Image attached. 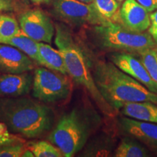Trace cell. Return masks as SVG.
<instances>
[{
  "label": "cell",
  "instance_id": "22",
  "mask_svg": "<svg viewBox=\"0 0 157 157\" xmlns=\"http://www.w3.org/2000/svg\"><path fill=\"white\" fill-rule=\"evenodd\" d=\"M27 148L22 142L15 140L0 146V157H20Z\"/></svg>",
  "mask_w": 157,
  "mask_h": 157
},
{
  "label": "cell",
  "instance_id": "2",
  "mask_svg": "<svg viewBox=\"0 0 157 157\" xmlns=\"http://www.w3.org/2000/svg\"><path fill=\"white\" fill-rule=\"evenodd\" d=\"M93 75L100 93L115 111L130 102L157 103V94L149 91L112 62L99 60L95 65Z\"/></svg>",
  "mask_w": 157,
  "mask_h": 157
},
{
  "label": "cell",
  "instance_id": "3",
  "mask_svg": "<svg viewBox=\"0 0 157 157\" xmlns=\"http://www.w3.org/2000/svg\"><path fill=\"white\" fill-rule=\"evenodd\" d=\"M55 34V43L63 57L70 77L87 90L102 112L110 117L113 116L116 111L98 89L87 57L74 39L69 29L63 24H56Z\"/></svg>",
  "mask_w": 157,
  "mask_h": 157
},
{
  "label": "cell",
  "instance_id": "13",
  "mask_svg": "<svg viewBox=\"0 0 157 157\" xmlns=\"http://www.w3.org/2000/svg\"><path fill=\"white\" fill-rule=\"evenodd\" d=\"M34 78L29 72L20 74H2L0 75V95L20 97L28 94Z\"/></svg>",
  "mask_w": 157,
  "mask_h": 157
},
{
  "label": "cell",
  "instance_id": "25",
  "mask_svg": "<svg viewBox=\"0 0 157 157\" xmlns=\"http://www.w3.org/2000/svg\"><path fill=\"white\" fill-rule=\"evenodd\" d=\"M148 13H152L157 10V0H136Z\"/></svg>",
  "mask_w": 157,
  "mask_h": 157
},
{
  "label": "cell",
  "instance_id": "23",
  "mask_svg": "<svg viewBox=\"0 0 157 157\" xmlns=\"http://www.w3.org/2000/svg\"><path fill=\"white\" fill-rule=\"evenodd\" d=\"M151 24L148 28V33L157 44V10L150 14Z\"/></svg>",
  "mask_w": 157,
  "mask_h": 157
},
{
  "label": "cell",
  "instance_id": "10",
  "mask_svg": "<svg viewBox=\"0 0 157 157\" xmlns=\"http://www.w3.org/2000/svg\"><path fill=\"white\" fill-rule=\"evenodd\" d=\"M114 23H119L129 31L144 32L150 26V15L136 0H124Z\"/></svg>",
  "mask_w": 157,
  "mask_h": 157
},
{
  "label": "cell",
  "instance_id": "9",
  "mask_svg": "<svg viewBox=\"0 0 157 157\" xmlns=\"http://www.w3.org/2000/svg\"><path fill=\"white\" fill-rule=\"evenodd\" d=\"M111 62L119 69L139 82L149 91L157 94V83H156L148 71L136 54L129 52H117L110 56Z\"/></svg>",
  "mask_w": 157,
  "mask_h": 157
},
{
  "label": "cell",
  "instance_id": "6",
  "mask_svg": "<svg viewBox=\"0 0 157 157\" xmlns=\"http://www.w3.org/2000/svg\"><path fill=\"white\" fill-rule=\"evenodd\" d=\"M71 83L66 74L39 67L35 70L33 96L44 103L65 101L71 92Z\"/></svg>",
  "mask_w": 157,
  "mask_h": 157
},
{
  "label": "cell",
  "instance_id": "31",
  "mask_svg": "<svg viewBox=\"0 0 157 157\" xmlns=\"http://www.w3.org/2000/svg\"><path fill=\"white\" fill-rule=\"evenodd\" d=\"M117 2H122L124 1V0H117Z\"/></svg>",
  "mask_w": 157,
  "mask_h": 157
},
{
  "label": "cell",
  "instance_id": "15",
  "mask_svg": "<svg viewBox=\"0 0 157 157\" xmlns=\"http://www.w3.org/2000/svg\"><path fill=\"white\" fill-rule=\"evenodd\" d=\"M39 52L42 66L67 75L64 58L60 51L44 42H39Z\"/></svg>",
  "mask_w": 157,
  "mask_h": 157
},
{
  "label": "cell",
  "instance_id": "4",
  "mask_svg": "<svg viewBox=\"0 0 157 157\" xmlns=\"http://www.w3.org/2000/svg\"><path fill=\"white\" fill-rule=\"evenodd\" d=\"M95 112L84 108H74L60 118L48 137L52 144L65 157H71L83 148L99 124Z\"/></svg>",
  "mask_w": 157,
  "mask_h": 157
},
{
  "label": "cell",
  "instance_id": "21",
  "mask_svg": "<svg viewBox=\"0 0 157 157\" xmlns=\"http://www.w3.org/2000/svg\"><path fill=\"white\" fill-rule=\"evenodd\" d=\"M138 56L151 77L157 83V48L143 51Z\"/></svg>",
  "mask_w": 157,
  "mask_h": 157
},
{
  "label": "cell",
  "instance_id": "27",
  "mask_svg": "<svg viewBox=\"0 0 157 157\" xmlns=\"http://www.w3.org/2000/svg\"><path fill=\"white\" fill-rule=\"evenodd\" d=\"M16 140V139L13 138L11 136L10 137H0V146H2L4 144H6V143L11 142V141H13Z\"/></svg>",
  "mask_w": 157,
  "mask_h": 157
},
{
  "label": "cell",
  "instance_id": "11",
  "mask_svg": "<svg viewBox=\"0 0 157 157\" xmlns=\"http://www.w3.org/2000/svg\"><path fill=\"white\" fill-rule=\"evenodd\" d=\"M32 59L15 47L0 44V73L20 74L34 68Z\"/></svg>",
  "mask_w": 157,
  "mask_h": 157
},
{
  "label": "cell",
  "instance_id": "1",
  "mask_svg": "<svg viewBox=\"0 0 157 157\" xmlns=\"http://www.w3.org/2000/svg\"><path fill=\"white\" fill-rule=\"evenodd\" d=\"M54 114L50 108L29 98H0V123L11 132L36 138L52 128Z\"/></svg>",
  "mask_w": 157,
  "mask_h": 157
},
{
  "label": "cell",
  "instance_id": "29",
  "mask_svg": "<svg viewBox=\"0 0 157 157\" xmlns=\"http://www.w3.org/2000/svg\"><path fill=\"white\" fill-rule=\"evenodd\" d=\"M31 2H33L34 3H36V4H40L42 3L44 0H31Z\"/></svg>",
  "mask_w": 157,
  "mask_h": 157
},
{
  "label": "cell",
  "instance_id": "24",
  "mask_svg": "<svg viewBox=\"0 0 157 157\" xmlns=\"http://www.w3.org/2000/svg\"><path fill=\"white\" fill-rule=\"evenodd\" d=\"M15 0H0V12L13 11L16 8Z\"/></svg>",
  "mask_w": 157,
  "mask_h": 157
},
{
  "label": "cell",
  "instance_id": "16",
  "mask_svg": "<svg viewBox=\"0 0 157 157\" xmlns=\"http://www.w3.org/2000/svg\"><path fill=\"white\" fill-rule=\"evenodd\" d=\"M2 44L15 47L27 55L36 63L42 66V60L39 52V42L25 34L23 31L17 36L7 39Z\"/></svg>",
  "mask_w": 157,
  "mask_h": 157
},
{
  "label": "cell",
  "instance_id": "12",
  "mask_svg": "<svg viewBox=\"0 0 157 157\" xmlns=\"http://www.w3.org/2000/svg\"><path fill=\"white\" fill-rule=\"evenodd\" d=\"M123 133L151 147H157V124L123 117L119 119Z\"/></svg>",
  "mask_w": 157,
  "mask_h": 157
},
{
  "label": "cell",
  "instance_id": "8",
  "mask_svg": "<svg viewBox=\"0 0 157 157\" xmlns=\"http://www.w3.org/2000/svg\"><path fill=\"white\" fill-rule=\"evenodd\" d=\"M19 25L25 34L38 42L50 44L56 34L52 20L41 10L23 12L19 16Z\"/></svg>",
  "mask_w": 157,
  "mask_h": 157
},
{
  "label": "cell",
  "instance_id": "19",
  "mask_svg": "<svg viewBox=\"0 0 157 157\" xmlns=\"http://www.w3.org/2000/svg\"><path fill=\"white\" fill-rule=\"evenodd\" d=\"M29 149L36 157H62L63 154L58 147L44 140L30 142Z\"/></svg>",
  "mask_w": 157,
  "mask_h": 157
},
{
  "label": "cell",
  "instance_id": "26",
  "mask_svg": "<svg viewBox=\"0 0 157 157\" xmlns=\"http://www.w3.org/2000/svg\"><path fill=\"white\" fill-rule=\"evenodd\" d=\"M10 135H9L8 132H7V127H5V124L2 123H0V137H10Z\"/></svg>",
  "mask_w": 157,
  "mask_h": 157
},
{
  "label": "cell",
  "instance_id": "20",
  "mask_svg": "<svg viewBox=\"0 0 157 157\" xmlns=\"http://www.w3.org/2000/svg\"><path fill=\"white\" fill-rule=\"evenodd\" d=\"M93 5L103 18L114 22L119 10V4L117 0H94Z\"/></svg>",
  "mask_w": 157,
  "mask_h": 157
},
{
  "label": "cell",
  "instance_id": "7",
  "mask_svg": "<svg viewBox=\"0 0 157 157\" xmlns=\"http://www.w3.org/2000/svg\"><path fill=\"white\" fill-rule=\"evenodd\" d=\"M53 13L58 18L74 26L98 25L109 21L103 18L92 4L78 0H54Z\"/></svg>",
  "mask_w": 157,
  "mask_h": 157
},
{
  "label": "cell",
  "instance_id": "5",
  "mask_svg": "<svg viewBox=\"0 0 157 157\" xmlns=\"http://www.w3.org/2000/svg\"><path fill=\"white\" fill-rule=\"evenodd\" d=\"M94 32L96 44L104 50L138 55L145 50L157 48L149 33L129 31L112 21L95 25Z\"/></svg>",
  "mask_w": 157,
  "mask_h": 157
},
{
  "label": "cell",
  "instance_id": "18",
  "mask_svg": "<svg viewBox=\"0 0 157 157\" xmlns=\"http://www.w3.org/2000/svg\"><path fill=\"white\" fill-rule=\"evenodd\" d=\"M22 31L14 17L9 15L0 14V44L13 38Z\"/></svg>",
  "mask_w": 157,
  "mask_h": 157
},
{
  "label": "cell",
  "instance_id": "30",
  "mask_svg": "<svg viewBox=\"0 0 157 157\" xmlns=\"http://www.w3.org/2000/svg\"><path fill=\"white\" fill-rule=\"evenodd\" d=\"M44 2L46 3H49L50 2V0H44Z\"/></svg>",
  "mask_w": 157,
  "mask_h": 157
},
{
  "label": "cell",
  "instance_id": "14",
  "mask_svg": "<svg viewBox=\"0 0 157 157\" xmlns=\"http://www.w3.org/2000/svg\"><path fill=\"white\" fill-rule=\"evenodd\" d=\"M121 113L124 117L157 124V105L153 102L127 103L121 108Z\"/></svg>",
  "mask_w": 157,
  "mask_h": 157
},
{
  "label": "cell",
  "instance_id": "28",
  "mask_svg": "<svg viewBox=\"0 0 157 157\" xmlns=\"http://www.w3.org/2000/svg\"><path fill=\"white\" fill-rule=\"evenodd\" d=\"M78 1L82 2L84 3H87V4H92L94 0H78Z\"/></svg>",
  "mask_w": 157,
  "mask_h": 157
},
{
  "label": "cell",
  "instance_id": "17",
  "mask_svg": "<svg viewBox=\"0 0 157 157\" xmlns=\"http://www.w3.org/2000/svg\"><path fill=\"white\" fill-rule=\"evenodd\" d=\"M150 156L146 147L132 137H125L121 140L115 152L117 157H145Z\"/></svg>",
  "mask_w": 157,
  "mask_h": 157
}]
</instances>
